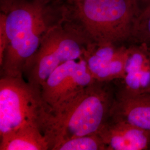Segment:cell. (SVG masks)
<instances>
[{"instance_id":"cell-1","label":"cell","mask_w":150,"mask_h":150,"mask_svg":"<svg viewBox=\"0 0 150 150\" xmlns=\"http://www.w3.org/2000/svg\"><path fill=\"white\" fill-rule=\"evenodd\" d=\"M116 90L111 82H94L46 110L40 129L49 150L69 139L97 134L108 121Z\"/></svg>"},{"instance_id":"cell-7","label":"cell","mask_w":150,"mask_h":150,"mask_svg":"<svg viewBox=\"0 0 150 150\" xmlns=\"http://www.w3.org/2000/svg\"><path fill=\"white\" fill-rule=\"evenodd\" d=\"M98 134L106 150H150V132L123 121L109 118Z\"/></svg>"},{"instance_id":"cell-15","label":"cell","mask_w":150,"mask_h":150,"mask_svg":"<svg viewBox=\"0 0 150 150\" xmlns=\"http://www.w3.org/2000/svg\"><path fill=\"white\" fill-rule=\"evenodd\" d=\"M38 1V2H40L41 1H42V0H37Z\"/></svg>"},{"instance_id":"cell-14","label":"cell","mask_w":150,"mask_h":150,"mask_svg":"<svg viewBox=\"0 0 150 150\" xmlns=\"http://www.w3.org/2000/svg\"><path fill=\"white\" fill-rule=\"evenodd\" d=\"M137 6L139 13L145 10L150 9V0H134Z\"/></svg>"},{"instance_id":"cell-9","label":"cell","mask_w":150,"mask_h":150,"mask_svg":"<svg viewBox=\"0 0 150 150\" xmlns=\"http://www.w3.org/2000/svg\"><path fill=\"white\" fill-rule=\"evenodd\" d=\"M110 118L150 132V92L134 93L120 87L116 91Z\"/></svg>"},{"instance_id":"cell-16","label":"cell","mask_w":150,"mask_h":150,"mask_svg":"<svg viewBox=\"0 0 150 150\" xmlns=\"http://www.w3.org/2000/svg\"></svg>"},{"instance_id":"cell-4","label":"cell","mask_w":150,"mask_h":150,"mask_svg":"<svg viewBox=\"0 0 150 150\" xmlns=\"http://www.w3.org/2000/svg\"><path fill=\"white\" fill-rule=\"evenodd\" d=\"M46 111L41 88L22 77L0 79V136L27 126L40 129Z\"/></svg>"},{"instance_id":"cell-12","label":"cell","mask_w":150,"mask_h":150,"mask_svg":"<svg viewBox=\"0 0 150 150\" xmlns=\"http://www.w3.org/2000/svg\"><path fill=\"white\" fill-rule=\"evenodd\" d=\"M56 150H106V147L97 133L69 139L59 145Z\"/></svg>"},{"instance_id":"cell-13","label":"cell","mask_w":150,"mask_h":150,"mask_svg":"<svg viewBox=\"0 0 150 150\" xmlns=\"http://www.w3.org/2000/svg\"><path fill=\"white\" fill-rule=\"evenodd\" d=\"M130 41L150 47V9L139 12L134 24Z\"/></svg>"},{"instance_id":"cell-3","label":"cell","mask_w":150,"mask_h":150,"mask_svg":"<svg viewBox=\"0 0 150 150\" xmlns=\"http://www.w3.org/2000/svg\"><path fill=\"white\" fill-rule=\"evenodd\" d=\"M92 43L79 26L54 24L28 62L23 75L28 82L41 88L54 70L67 61L83 57Z\"/></svg>"},{"instance_id":"cell-8","label":"cell","mask_w":150,"mask_h":150,"mask_svg":"<svg viewBox=\"0 0 150 150\" xmlns=\"http://www.w3.org/2000/svg\"><path fill=\"white\" fill-rule=\"evenodd\" d=\"M120 87L134 93L150 92V47L143 43L127 46L123 77Z\"/></svg>"},{"instance_id":"cell-10","label":"cell","mask_w":150,"mask_h":150,"mask_svg":"<svg viewBox=\"0 0 150 150\" xmlns=\"http://www.w3.org/2000/svg\"><path fill=\"white\" fill-rule=\"evenodd\" d=\"M45 18L43 8L38 2L22 3L13 6L5 14L7 43L18 33L35 26Z\"/></svg>"},{"instance_id":"cell-5","label":"cell","mask_w":150,"mask_h":150,"mask_svg":"<svg viewBox=\"0 0 150 150\" xmlns=\"http://www.w3.org/2000/svg\"><path fill=\"white\" fill-rule=\"evenodd\" d=\"M95 81L88 69L84 57L60 65L41 87V97L46 110L54 107Z\"/></svg>"},{"instance_id":"cell-6","label":"cell","mask_w":150,"mask_h":150,"mask_svg":"<svg viewBox=\"0 0 150 150\" xmlns=\"http://www.w3.org/2000/svg\"><path fill=\"white\" fill-rule=\"evenodd\" d=\"M127 48L115 43H91L83 57L95 80H121L125 74Z\"/></svg>"},{"instance_id":"cell-11","label":"cell","mask_w":150,"mask_h":150,"mask_svg":"<svg viewBox=\"0 0 150 150\" xmlns=\"http://www.w3.org/2000/svg\"><path fill=\"white\" fill-rule=\"evenodd\" d=\"M0 137L1 150H49L45 136L36 126L22 127Z\"/></svg>"},{"instance_id":"cell-2","label":"cell","mask_w":150,"mask_h":150,"mask_svg":"<svg viewBox=\"0 0 150 150\" xmlns=\"http://www.w3.org/2000/svg\"><path fill=\"white\" fill-rule=\"evenodd\" d=\"M79 25L93 43L130 41L139 10L134 0H74Z\"/></svg>"}]
</instances>
